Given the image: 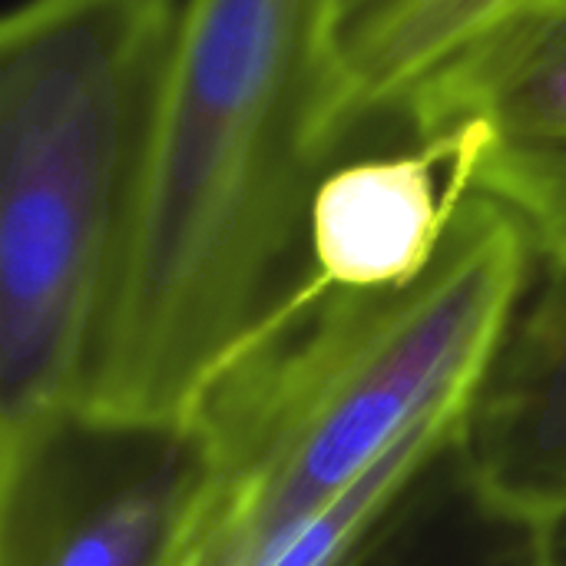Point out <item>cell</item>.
Returning a JSON list of instances; mask_svg holds the SVG:
<instances>
[{"label":"cell","instance_id":"obj_3","mask_svg":"<svg viewBox=\"0 0 566 566\" xmlns=\"http://www.w3.org/2000/svg\"><path fill=\"white\" fill-rule=\"evenodd\" d=\"M179 3L0 20V454L80 408Z\"/></svg>","mask_w":566,"mask_h":566},{"label":"cell","instance_id":"obj_2","mask_svg":"<svg viewBox=\"0 0 566 566\" xmlns=\"http://www.w3.org/2000/svg\"><path fill=\"white\" fill-rule=\"evenodd\" d=\"M537 272L511 212L471 196L405 289L312 282L209 385L202 484L169 566H342L332 514L418 431L468 408Z\"/></svg>","mask_w":566,"mask_h":566},{"label":"cell","instance_id":"obj_4","mask_svg":"<svg viewBox=\"0 0 566 566\" xmlns=\"http://www.w3.org/2000/svg\"><path fill=\"white\" fill-rule=\"evenodd\" d=\"M199 484L192 424L73 408L0 454V566H169Z\"/></svg>","mask_w":566,"mask_h":566},{"label":"cell","instance_id":"obj_9","mask_svg":"<svg viewBox=\"0 0 566 566\" xmlns=\"http://www.w3.org/2000/svg\"><path fill=\"white\" fill-rule=\"evenodd\" d=\"M541 566H566V514L541 524Z\"/></svg>","mask_w":566,"mask_h":566},{"label":"cell","instance_id":"obj_5","mask_svg":"<svg viewBox=\"0 0 566 566\" xmlns=\"http://www.w3.org/2000/svg\"><path fill=\"white\" fill-rule=\"evenodd\" d=\"M478 119V192L527 232L541 265L566 259V13L517 23L431 80L401 119L405 143Z\"/></svg>","mask_w":566,"mask_h":566},{"label":"cell","instance_id":"obj_7","mask_svg":"<svg viewBox=\"0 0 566 566\" xmlns=\"http://www.w3.org/2000/svg\"><path fill=\"white\" fill-rule=\"evenodd\" d=\"M484 494L527 524L566 514V259L537 262L461 424Z\"/></svg>","mask_w":566,"mask_h":566},{"label":"cell","instance_id":"obj_6","mask_svg":"<svg viewBox=\"0 0 566 566\" xmlns=\"http://www.w3.org/2000/svg\"><path fill=\"white\" fill-rule=\"evenodd\" d=\"M488 129L461 119L405 149L335 163L308 206V262L325 289L388 292L418 282L478 192Z\"/></svg>","mask_w":566,"mask_h":566},{"label":"cell","instance_id":"obj_8","mask_svg":"<svg viewBox=\"0 0 566 566\" xmlns=\"http://www.w3.org/2000/svg\"><path fill=\"white\" fill-rule=\"evenodd\" d=\"M345 566H541V527L484 494L458 428Z\"/></svg>","mask_w":566,"mask_h":566},{"label":"cell","instance_id":"obj_1","mask_svg":"<svg viewBox=\"0 0 566 566\" xmlns=\"http://www.w3.org/2000/svg\"><path fill=\"white\" fill-rule=\"evenodd\" d=\"M348 0H182L80 408L189 424L308 285V206Z\"/></svg>","mask_w":566,"mask_h":566}]
</instances>
